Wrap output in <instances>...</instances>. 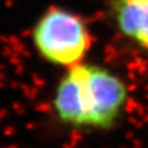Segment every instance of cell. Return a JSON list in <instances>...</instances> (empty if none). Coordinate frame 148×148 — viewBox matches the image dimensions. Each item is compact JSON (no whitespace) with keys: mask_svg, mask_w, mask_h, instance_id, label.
Listing matches in <instances>:
<instances>
[{"mask_svg":"<svg viewBox=\"0 0 148 148\" xmlns=\"http://www.w3.org/2000/svg\"><path fill=\"white\" fill-rule=\"evenodd\" d=\"M130 102V88L113 70L79 63L66 70L51 97L55 121L79 132L110 131L121 122Z\"/></svg>","mask_w":148,"mask_h":148,"instance_id":"1","label":"cell"},{"mask_svg":"<svg viewBox=\"0 0 148 148\" xmlns=\"http://www.w3.org/2000/svg\"><path fill=\"white\" fill-rule=\"evenodd\" d=\"M32 42L41 59L67 70L85 62L93 46V34L83 16L64 7L51 5L33 25Z\"/></svg>","mask_w":148,"mask_h":148,"instance_id":"2","label":"cell"},{"mask_svg":"<svg viewBox=\"0 0 148 148\" xmlns=\"http://www.w3.org/2000/svg\"><path fill=\"white\" fill-rule=\"evenodd\" d=\"M110 17L123 38L148 53V0H110Z\"/></svg>","mask_w":148,"mask_h":148,"instance_id":"3","label":"cell"}]
</instances>
